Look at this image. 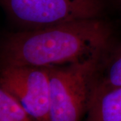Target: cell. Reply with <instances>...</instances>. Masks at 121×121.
<instances>
[{"label":"cell","instance_id":"1","mask_svg":"<svg viewBox=\"0 0 121 121\" xmlns=\"http://www.w3.org/2000/svg\"><path fill=\"white\" fill-rule=\"evenodd\" d=\"M112 31L92 18L8 35L1 44V67H52L100 60L112 47Z\"/></svg>","mask_w":121,"mask_h":121},{"label":"cell","instance_id":"2","mask_svg":"<svg viewBox=\"0 0 121 121\" xmlns=\"http://www.w3.org/2000/svg\"><path fill=\"white\" fill-rule=\"evenodd\" d=\"M100 60L49 67V121H82Z\"/></svg>","mask_w":121,"mask_h":121},{"label":"cell","instance_id":"3","mask_svg":"<svg viewBox=\"0 0 121 121\" xmlns=\"http://www.w3.org/2000/svg\"><path fill=\"white\" fill-rule=\"evenodd\" d=\"M8 17L20 30L39 29L101 17L103 0H0Z\"/></svg>","mask_w":121,"mask_h":121},{"label":"cell","instance_id":"4","mask_svg":"<svg viewBox=\"0 0 121 121\" xmlns=\"http://www.w3.org/2000/svg\"><path fill=\"white\" fill-rule=\"evenodd\" d=\"M0 87L39 121H49V67H1Z\"/></svg>","mask_w":121,"mask_h":121},{"label":"cell","instance_id":"5","mask_svg":"<svg viewBox=\"0 0 121 121\" xmlns=\"http://www.w3.org/2000/svg\"><path fill=\"white\" fill-rule=\"evenodd\" d=\"M121 87V45L111 48L100 60L95 69L91 94Z\"/></svg>","mask_w":121,"mask_h":121},{"label":"cell","instance_id":"6","mask_svg":"<svg viewBox=\"0 0 121 121\" xmlns=\"http://www.w3.org/2000/svg\"><path fill=\"white\" fill-rule=\"evenodd\" d=\"M86 121H121V87L92 93Z\"/></svg>","mask_w":121,"mask_h":121},{"label":"cell","instance_id":"7","mask_svg":"<svg viewBox=\"0 0 121 121\" xmlns=\"http://www.w3.org/2000/svg\"><path fill=\"white\" fill-rule=\"evenodd\" d=\"M0 121H39L16 98L0 87Z\"/></svg>","mask_w":121,"mask_h":121}]
</instances>
